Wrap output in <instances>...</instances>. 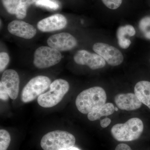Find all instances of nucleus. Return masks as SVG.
Segmentation results:
<instances>
[{
	"instance_id": "obj_29",
	"label": "nucleus",
	"mask_w": 150,
	"mask_h": 150,
	"mask_svg": "<svg viewBox=\"0 0 150 150\" xmlns=\"http://www.w3.org/2000/svg\"></svg>"
},
{
	"instance_id": "obj_21",
	"label": "nucleus",
	"mask_w": 150,
	"mask_h": 150,
	"mask_svg": "<svg viewBox=\"0 0 150 150\" xmlns=\"http://www.w3.org/2000/svg\"><path fill=\"white\" fill-rule=\"evenodd\" d=\"M2 1L8 13L16 14L20 0H2Z\"/></svg>"
},
{
	"instance_id": "obj_22",
	"label": "nucleus",
	"mask_w": 150,
	"mask_h": 150,
	"mask_svg": "<svg viewBox=\"0 0 150 150\" xmlns=\"http://www.w3.org/2000/svg\"><path fill=\"white\" fill-rule=\"evenodd\" d=\"M9 56L6 52L0 53V72H2L4 71L9 62Z\"/></svg>"
},
{
	"instance_id": "obj_9",
	"label": "nucleus",
	"mask_w": 150,
	"mask_h": 150,
	"mask_svg": "<svg viewBox=\"0 0 150 150\" xmlns=\"http://www.w3.org/2000/svg\"><path fill=\"white\" fill-rule=\"evenodd\" d=\"M47 43L49 47L59 51H69L76 47V39L68 33H61L51 35L48 38Z\"/></svg>"
},
{
	"instance_id": "obj_15",
	"label": "nucleus",
	"mask_w": 150,
	"mask_h": 150,
	"mask_svg": "<svg viewBox=\"0 0 150 150\" xmlns=\"http://www.w3.org/2000/svg\"><path fill=\"white\" fill-rule=\"evenodd\" d=\"M115 108L112 103H105L88 114V118L91 121L98 120L102 116L111 115L115 111Z\"/></svg>"
},
{
	"instance_id": "obj_14",
	"label": "nucleus",
	"mask_w": 150,
	"mask_h": 150,
	"mask_svg": "<svg viewBox=\"0 0 150 150\" xmlns=\"http://www.w3.org/2000/svg\"><path fill=\"white\" fill-rule=\"evenodd\" d=\"M134 93L142 103L150 109V82L140 81L134 87Z\"/></svg>"
},
{
	"instance_id": "obj_19",
	"label": "nucleus",
	"mask_w": 150,
	"mask_h": 150,
	"mask_svg": "<svg viewBox=\"0 0 150 150\" xmlns=\"http://www.w3.org/2000/svg\"><path fill=\"white\" fill-rule=\"evenodd\" d=\"M11 141L9 133L4 129L0 130V150H7Z\"/></svg>"
},
{
	"instance_id": "obj_7",
	"label": "nucleus",
	"mask_w": 150,
	"mask_h": 150,
	"mask_svg": "<svg viewBox=\"0 0 150 150\" xmlns=\"http://www.w3.org/2000/svg\"><path fill=\"white\" fill-rule=\"evenodd\" d=\"M62 58L58 50L49 46H41L35 51L33 64L38 69L49 68L59 64Z\"/></svg>"
},
{
	"instance_id": "obj_16",
	"label": "nucleus",
	"mask_w": 150,
	"mask_h": 150,
	"mask_svg": "<svg viewBox=\"0 0 150 150\" xmlns=\"http://www.w3.org/2000/svg\"><path fill=\"white\" fill-rule=\"evenodd\" d=\"M36 1V0H20L15 14L17 18L19 19L24 18L27 14L28 8L31 5L35 3Z\"/></svg>"
},
{
	"instance_id": "obj_20",
	"label": "nucleus",
	"mask_w": 150,
	"mask_h": 150,
	"mask_svg": "<svg viewBox=\"0 0 150 150\" xmlns=\"http://www.w3.org/2000/svg\"><path fill=\"white\" fill-rule=\"evenodd\" d=\"M35 4L38 6L43 7L49 9H58L59 5L56 0H36Z\"/></svg>"
},
{
	"instance_id": "obj_25",
	"label": "nucleus",
	"mask_w": 150,
	"mask_h": 150,
	"mask_svg": "<svg viewBox=\"0 0 150 150\" xmlns=\"http://www.w3.org/2000/svg\"><path fill=\"white\" fill-rule=\"evenodd\" d=\"M111 120L108 118H105L102 120H100V124L101 127L103 128H106L111 123Z\"/></svg>"
},
{
	"instance_id": "obj_13",
	"label": "nucleus",
	"mask_w": 150,
	"mask_h": 150,
	"mask_svg": "<svg viewBox=\"0 0 150 150\" xmlns=\"http://www.w3.org/2000/svg\"><path fill=\"white\" fill-rule=\"evenodd\" d=\"M114 101L117 107L121 110L131 111L141 108L142 103L135 93H120L116 95Z\"/></svg>"
},
{
	"instance_id": "obj_26",
	"label": "nucleus",
	"mask_w": 150,
	"mask_h": 150,
	"mask_svg": "<svg viewBox=\"0 0 150 150\" xmlns=\"http://www.w3.org/2000/svg\"><path fill=\"white\" fill-rule=\"evenodd\" d=\"M115 150H132V149L129 145L125 144H120L117 145Z\"/></svg>"
},
{
	"instance_id": "obj_27",
	"label": "nucleus",
	"mask_w": 150,
	"mask_h": 150,
	"mask_svg": "<svg viewBox=\"0 0 150 150\" xmlns=\"http://www.w3.org/2000/svg\"><path fill=\"white\" fill-rule=\"evenodd\" d=\"M69 150H80L79 149H78V148L76 147H73L71 148V149H69Z\"/></svg>"
},
{
	"instance_id": "obj_8",
	"label": "nucleus",
	"mask_w": 150,
	"mask_h": 150,
	"mask_svg": "<svg viewBox=\"0 0 150 150\" xmlns=\"http://www.w3.org/2000/svg\"><path fill=\"white\" fill-rule=\"evenodd\" d=\"M93 49L110 66H119L123 63V54L118 48L113 46L106 43H97L94 44Z\"/></svg>"
},
{
	"instance_id": "obj_5",
	"label": "nucleus",
	"mask_w": 150,
	"mask_h": 150,
	"mask_svg": "<svg viewBox=\"0 0 150 150\" xmlns=\"http://www.w3.org/2000/svg\"><path fill=\"white\" fill-rule=\"evenodd\" d=\"M20 79L16 71L6 70L4 71L0 82V98L4 101L8 100L9 98L16 99L18 96Z\"/></svg>"
},
{
	"instance_id": "obj_28",
	"label": "nucleus",
	"mask_w": 150,
	"mask_h": 150,
	"mask_svg": "<svg viewBox=\"0 0 150 150\" xmlns=\"http://www.w3.org/2000/svg\"><path fill=\"white\" fill-rule=\"evenodd\" d=\"M115 111H118V108H115Z\"/></svg>"
},
{
	"instance_id": "obj_6",
	"label": "nucleus",
	"mask_w": 150,
	"mask_h": 150,
	"mask_svg": "<svg viewBox=\"0 0 150 150\" xmlns=\"http://www.w3.org/2000/svg\"><path fill=\"white\" fill-rule=\"evenodd\" d=\"M51 83V80L46 76H38L33 78L23 89L21 101L25 103L33 101L44 93Z\"/></svg>"
},
{
	"instance_id": "obj_11",
	"label": "nucleus",
	"mask_w": 150,
	"mask_h": 150,
	"mask_svg": "<svg viewBox=\"0 0 150 150\" xmlns=\"http://www.w3.org/2000/svg\"><path fill=\"white\" fill-rule=\"evenodd\" d=\"M67 24V18L64 16L56 14L38 22L37 27L42 32H51L63 29Z\"/></svg>"
},
{
	"instance_id": "obj_17",
	"label": "nucleus",
	"mask_w": 150,
	"mask_h": 150,
	"mask_svg": "<svg viewBox=\"0 0 150 150\" xmlns=\"http://www.w3.org/2000/svg\"><path fill=\"white\" fill-rule=\"evenodd\" d=\"M136 34V30L132 25H126L125 26H121L117 30L116 35L118 39L127 38L126 35L129 37L134 36Z\"/></svg>"
},
{
	"instance_id": "obj_18",
	"label": "nucleus",
	"mask_w": 150,
	"mask_h": 150,
	"mask_svg": "<svg viewBox=\"0 0 150 150\" xmlns=\"http://www.w3.org/2000/svg\"><path fill=\"white\" fill-rule=\"evenodd\" d=\"M139 28L146 39L150 40V16H147L140 20Z\"/></svg>"
},
{
	"instance_id": "obj_2",
	"label": "nucleus",
	"mask_w": 150,
	"mask_h": 150,
	"mask_svg": "<svg viewBox=\"0 0 150 150\" xmlns=\"http://www.w3.org/2000/svg\"><path fill=\"white\" fill-rule=\"evenodd\" d=\"M144 123L140 118H133L126 123H118L112 126L111 135L120 142H128L138 139L144 131Z\"/></svg>"
},
{
	"instance_id": "obj_10",
	"label": "nucleus",
	"mask_w": 150,
	"mask_h": 150,
	"mask_svg": "<svg viewBox=\"0 0 150 150\" xmlns=\"http://www.w3.org/2000/svg\"><path fill=\"white\" fill-rule=\"evenodd\" d=\"M74 59L78 64L86 65L92 70L101 69L106 65L105 60L99 55L85 50L78 51Z\"/></svg>"
},
{
	"instance_id": "obj_23",
	"label": "nucleus",
	"mask_w": 150,
	"mask_h": 150,
	"mask_svg": "<svg viewBox=\"0 0 150 150\" xmlns=\"http://www.w3.org/2000/svg\"><path fill=\"white\" fill-rule=\"evenodd\" d=\"M102 1L108 8L115 10L120 6L123 0H102Z\"/></svg>"
},
{
	"instance_id": "obj_4",
	"label": "nucleus",
	"mask_w": 150,
	"mask_h": 150,
	"mask_svg": "<svg viewBox=\"0 0 150 150\" xmlns=\"http://www.w3.org/2000/svg\"><path fill=\"white\" fill-rule=\"evenodd\" d=\"M69 88L67 81L62 79H56L51 83L48 91L38 98V103L45 108L54 107L62 101Z\"/></svg>"
},
{
	"instance_id": "obj_3",
	"label": "nucleus",
	"mask_w": 150,
	"mask_h": 150,
	"mask_svg": "<svg viewBox=\"0 0 150 150\" xmlns=\"http://www.w3.org/2000/svg\"><path fill=\"white\" fill-rule=\"evenodd\" d=\"M76 139L67 131L56 130L45 134L40 141L43 150H67L73 147Z\"/></svg>"
},
{
	"instance_id": "obj_24",
	"label": "nucleus",
	"mask_w": 150,
	"mask_h": 150,
	"mask_svg": "<svg viewBox=\"0 0 150 150\" xmlns=\"http://www.w3.org/2000/svg\"><path fill=\"white\" fill-rule=\"evenodd\" d=\"M118 41L119 46L123 49H127L129 48L131 43V40L128 38L118 39Z\"/></svg>"
},
{
	"instance_id": "obj_12",
	"label": "nucleus",
	"mask_w": 150,
	"mask_h": 150,
	"mask_svg": "<svg viewBox=\"0 0 150 150\" xmlns=\"http://www.w3.org/2000/svg\"><path fill=\"white\" fill-rule=\"evenodd\" d=\"M8 30L11 34L26 39H31L37 32L34 26L20 20L11 22L8 25Z\"/></svg>"
},
{
	"instance_id": "obj_1",
	"label": "nucleus",
	"mask_w": 150,
	"mask_h": 150,
	"mask_svg": "<svg viewBox=\"0 0 150 150\" xmlns=\"http://www.w3.org/2000/svg\"><path fill=\"white\" fill-rule=\"evenodd\" d=\"M107 96L102 88L95 86L85 90L78 95L76 100L78 110L83 114H88L106 102Z\"/></svg>"
}]
</instances>
